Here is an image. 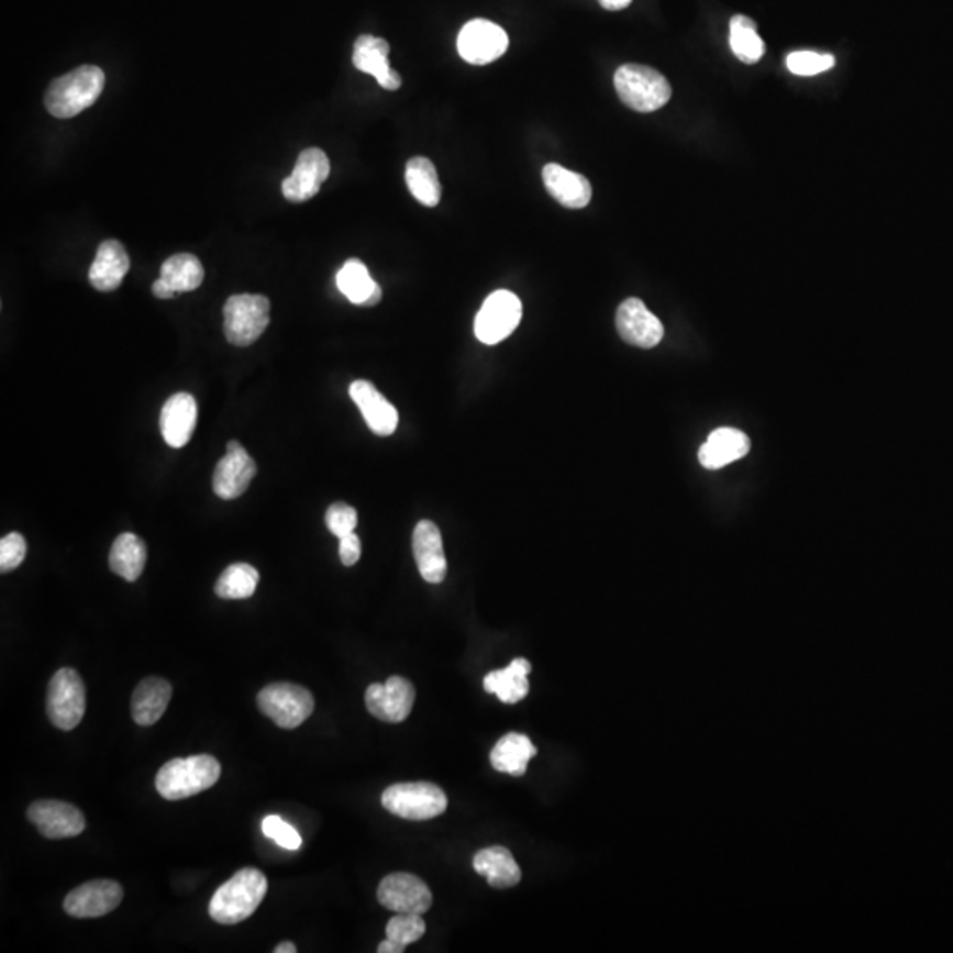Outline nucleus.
Segmentation results:
<instances>
[{"mask_svg": "<svg viewBox=\"0 0 953 953\" xmlns=\"http://www.w3.org/2000/svg\"><path fill=\"white\" fill-rule=\"evenodd\" d=\"M267 886V877L262 871L242 868L215 890L209 905V915L214 922L223 926L244 922L262 905Z\"/></svg>", "mask_w": 953, "mask_h": 953, "instance_id": "nucleus-1", "label": "nucleus"}, {"mask_svg": "<svg viewBox=\"0 0 953 953\" xmlns=\"http://www.w3.org/2000/svg\"><path fill=\"white\" fill-rule=\"evenodd\" d=\"M220 777V761L209 754L177 757L157 772L156 789L165 800H184L212 788Z\"/></svg>", "mask_w": 953, "mask_h": 953, "instance_id": "nucleus-2", "label": "nucleus"}, {"mask_svg": "<svg viewBox=\"0 0 953 953\" xmlns=\"http://www.w3.org/2000/svg\"><path fill=\"white\" fill-rule=\"evenodd\" d=\"M104 87V73L98 66H80L58 77L48 87L45 107L49 115L71 119L96 103Z\"/></svg>", "mask_w": 953, "mask_h": 953, "instance_id": "nucleus-3", "label": "nucleus"}, {"mask_svg": "<svg viewBox=\"0 0 953 953\" xmlns=\"http://www.w3.org/2000/svg\"><path fill=\"white\" fill-rule=\"evenodd\" d=\"M614 89L625 107L650 113L672 99V86L657 69L641 64H623L614 73Z\"/></svg>", "mask_w": 953, "mask_h": 953, "instance_id": "nucleus-4", "label": "nucleus"}, {"mask_svg": "<svg viewBox=\"0 0 953 953\" xmlns=\"http://www.w3.org/2000/svg\"><path fill=\"white\" fill-rule=\"evenodd\" d=\"M381 806L390 815L410 821L439 818L447 810V795L433 783H399L381 795Z\"/></svg>", "mask_w": 953, "mask_h": 953, "instance_id": "nucleus-5", "label": "nucleus"}, {"mask_svg": "<svg viewBox=\"0 0 953 953\" xmlns=\"http://www.w3.org/2000/svg\"><path fill=\"white\" fill-rule=\"evenodd\" d=\"M224 336L233 346H250L261 340L270 322V300L265 296L239 293L223 309Z\"/></svg>", "mask_w": 953, "mask_h": 953, "instance_id": "nucleus-6", "label": "nucleus"}, {"mask_svg": "<svg viewBox=\"0 0 953 953\" xmlns=\"http://www.w3.org/2000/svg\"><path fill=\"white\" fill-rule=\"evenodd\" d=\"M86 685L73 667H63L49 680L46 713L58 730L71 731L86 716Z\"/></svg>", "mask_w": 953, "mask_h": 953, "instance_id": "nucleus-7", "label": "nucleus"}, {"mask_svg": "<svg viewBox=\"0 0 953 953\" xmlns=\"http://www.w3.org/2000/svg\"><path fill=\"white\" fill-rule=\"evenodd\" d=\"M258 708L282 730H296L313 713L314 699L300 685L278 681L258 692Z\"/></svg>", "mask_w": 953, "mask_h": 953, "instance_id": "nucleus-8", "label": "nucleus"}, {"mask_svg": "<svg viewBox=\"0 0 953 953\" xmlns=\"http://www.w3.org/2000/svg\"><path fill=\"white\" fill-rule=\"evenodd\" d=\"M521 300L509 290L492 291L475 317V336L484 345H498L511 336L521 322Z\"/></svg>", "mask_w": 953, "mask_h": 953, "instance_id": "nucleus-9", "label": "nucleus"}, {"mask_svg": "<svg viewBox=\"0 0 953 953\" xmlns=\"http://www.w3.org/2000/svg\"><path fill=\"white\" fill-rule=\"evenodd\" d=\"M378 900L395 913L424 915L433 906V894L421 877L395 873L381 879Z\"/></svg>", "mask_w": 953, "mask_h": 953, "instance_id": "nucleus-10", "label": "nucleus"}, {"mask_svg": "<svg viewBox=\"0 0 953 953\" xmlns=\"http://www.w3.org/2000/svg\"><path fill=\"white\" fill-rule=\"evenodd\" d=\"M509 46L507 32L489 20H470L457 36V52L466 63L475 66L495 63Z\"/></svg>", "mask_w": 953, "mask_h": 953, "instance_id": "nucleus-11", "label": "nucleus"}, {"mask_svg": "<svg viewBox=\"0 0 953 953\" xmlns=\"http://www.w3.org/2000/svg\"><path fill=\"white\" fill-rule=\"evenodd\" d=\"M415 703V687L403 676H390L386 684H373L366 690V707L384 722H403Z\"/></svg>", "mask_w": 953, "mask_h": 953, "instance_id": "nucleus-12", "label": "nucleus"}, {"mask_svg": "<svg viewBox=\"0 0 953 953\" xmlns=\"http://www.w3.org/2000/svg\"><path fill=\"white\" fill-rule=\"evenodd\" d=\"M331 175V162L322 148H306L299 154L296 168L282 180V195L288 202L302 203L317 197Z\"/></svg>", "mask_w": 953, "mask_h": 953, "instance_id": "nucleus-13", "label": "nucleus"}, {"mask_svg": "<svg viewBox=\"0 0 953 953\" xmlns=\"http://www.w3.org/2000/svg\"><path fill=\"white\" fill-rule=\"evenodd\" d=\"M27 818L46 839L77 838L86 830V816L68 801H34L29 807Z\"/></svg>", "mask_w": 953, "mask_h": 953, "instance_id": "nucleus-14", "label": "nucleus"}, {"mask_svg": "<svg viewBox=\"0 0 953 953\" xmlns=\"http://www.w3.org/2000/svg\"><path fill=\"white\" fill-rule=\"evenodd\" d=\"M617 329L629 345L654 348L664 337L663 322L640 299L623 300L617 311Z\"/></svg>", "mask_w": 953, "mask_h": 953, "instance_id": "nucleus-15", "label": "nucleus"}, {"mask_svg": "<svg viewBox=\"0 0 953 953\" xmlns=\"http://www.w3.org/2000/svg\"><path fill=\"white\" fill-rule=\"evenodd\" d=\"M124 897L122 886L112 879H95L69 891L64 899L66 913L75 918H99L119 908Z\"/></svg>", "mask_w": 953, "mask_h": 953, "instance_id": "nucleus-16", "label": "nucleus"}, {"mask_svg": "<svg viewBox=\"0 0 953 953\" xmlns=\"http://www.w3.org/2000/svg\"><path fill=\"white\" fill-rule=\"evenodd\" d=\"M255 475V459L246 453V448L242 447L237 440H232L226 445V456L215 466L214 477H212L214 492L223 500L239 498L247 491Z\"/></svg>", "mask_w": 953, "mask_h": 953, "instance_id": "nucleus-17", "label": "nucleus"}, {"mask_svg": "<svg viewBox=\"0 0 953 953\" xmlns=\"http://www.w3.org/2000/svg\"><path fill=\"white\" fill-rule=\"evenodd\" d=\"M413 556L422 579L439 585L447 576V558L443 553L442 533L433 521H421L413 530Z\"/></svg>", "mask_w": 953, "mask_h": 953, "instance_id": "nucleus-18", "label": "nucleus"}, {"mask_svg": "<svg viewBox=\"0 0 953 953\" xmlns=\"http://www.w3.org/2000/svg\"><path fill=\"white\" fill-rule=\"evenodd\" d=\"M350 396L364 415L367 428L378 436H390L398 428L399 415L372 381L357 380L350 386Z\"/></svg>", "mask_w": 953, "mask_h": 953, "instance_id": "nucleus-19", "label": "nucleus"}, {"mask_svg": "<svg viewBox=\"0 0 953 953\" xmlns=\"http://www.w3.org/2000/svg\"><path fill=\"white\" fill-rule=\"evenodd\" d=\"M197 401L188 392H177L163 405L159 425L165 442L174 448L188 445L197 425Z\"/></svg>", "mask_w": 953, "mask_h": 953, "instance_id": "nucleus-20", "label": "nucleus"}, {"mask_svg": "<svg viewBox=\"0 0 953 953\" xmlns=\"http://www.w3.org/2000/svg\"><path fill=\"white\" fill-rule=\"evenodd\" d=\"M390 46L381 37L364 36L355 41L354 66L358 71L367 73L376 78L384 89L398 90L401 87V77L389 66Z\"/></svg>", "mask_w": 953, "mask_h": 953, "instance_id": "nucleus-21", "label": "nucleus"}, {"mask_svg": "<svg viewBox=\"0 0 953 953\" xmlns=\"http://www.w3.org/2000/svg\"><path fill=\"white\" fill-rule=\"evenodd\" d=\"M749 451H751V440L747 434L733 428H719L699 448V463L707 470H719L747 456Z\"/></svg>", "mask_w": 953, "mask_h": 953, "instance_id": "nucleus-22", "label": "nucleus"}, {"mask_svg": "<svg viewBox=\"0 0 953 953\" xmlns=\"http://www.w3.org/2000/svg\"><path fill=\"white\" fill-rule=\"evenodd\" d=\"M542 180L547 193L555 198L559 206L567 209H583L591 200V184L587 177L567 170L564 166L550 163L542 170Z\"/></svg>", "mask_w": 953, "mask_h": 953, "instance_id": "nucleus-23", "label": "nucleus"}, {"mask_svg": "<svg viewBox=\"0 0 953 953\" xmlns=\"http://www.w3.org/2000/svg\"><path fill=\"white\" fill-rule=\"evenodd\" d=\"M130 256L119 241H104L98 247L90 265L89 281L98 291H113L121 287L130 270Z\"/></svg>", "mask_w": 953, "mask_h": 953, "instance_id": "nucleus-24", "label": "nucleus"}, {"mask_svg": "<svg viewBox=\"0 0 953 953\" xmlns=\"http://www.w3.org/2000/svg\"><path fill=\"white\" fill-rule=\"evenodd\" d=\"M171 699V685L165 678L148 676L140 681L131 698V716L140 725H153L162 719Z\"/></svg>", "mask_w": 953, "mask_h": 953, "instance_id": "nucleus-25", "label": "nucleus"}, {"mask_svg": "<svg viewBox=\"0 0 953 953\" xmlns=\"http://www.w3.org/2000/svg\"><path fill=\"white\" fill-rule=\"evenodd\" d=\"M530 673L532 664L527 658H514L506 669L488 673L484 678V689L486 692L497 694L501 703H520L530 692Z\"/></svg>", "mask_w": 953, "mask_h": 953, "instance_id": "nucleus-26", "label": "nucleus"}, {"mask_svg": "<svg viewBox=\"0 0 953 953\" xmlns=\"http://www.w3.org/2000/svg\"><path fill=\"white\" fill-rule=\"evenodd\" d=\"M475 873L488 879L498 890L512 888L521 882V868L511 851L503 846L484 847L474 856Z\"/></svg>", "mask_w": 953, "mask_h": 953, "instance_id": "nucleus-27", "label": "nucleus"}, {"mask_svg": "<svg viewBox=\"0 0 953 953\" xmlns=\"http://www.w3.org/2000/svg\"><path fill=\"white\" fill-rule=\"evenodd\" d=\"M538 754V747L527 734L509 733L498 740L491 751L492 768L501 774L521 777L529 768L532 757Z\"/></svg>", "mask_w": 953, "mask_h": 953, "instance_id": "nucleus-28", "label": "nucleus"}, {"mask_svg": "<svg viewBox=\"0 0 953 953\" xmlns=\"http://www.w3.org/2000/svg\"><path fill=\"white\" fill-rule=\"evenodd\" d=\"M337 288L355 306H376L381 300V288L369 276L361 261H348L336 276Z\"/></svg>", "mask_w": 953, "mask_h": 953, "instance_id": "nucleus-29", "label": "nucleus"}, {"mask_svg": "<svg viewBox=\"0 0 953 953\" xmlns=\"http://www.w3.org/2000/svg\"><path fill=\"white\" fill-rule=\"evenodd\" d=\"M147 562V546L135 533H121L110 551V568L125 581H136Z\"/></svg>", "mask_w": 953, "mask_h": 953, "instance_id": "nucleus-30", "label": "nucleus"}, {"mask_svg": "<svg viewBox=\"0 0 953 953\" xmlns=\"http://www.w3.org/2000/svg\"><path fill=\"white\" fill-rule=\"evenodd\" d=\"M408 189L417 202L424 207H436L442 198L439 171L428 157H412L405 171Z\"/></svg>", "mask_w": 953, "mask_h": 953, "instance_id": "nucleus-31", "label": "nucleus"}, {"mask_svg": "<svg viewBox=\"0 0 953 953\" xmlns=\"http://www.w3.org/2000/svg\"><path fill=\"white\" fill-rule=\"evenodd\" d=\"M159 278L179 296L184 291L197 290L206 278L202 262L189 253L174 255L162 265Z\"/></svg>", "mask_w": 953, "mask_h": 953, "instance_id": "nucleus-32", "label": "nucleus"}, {"mask_svg": "<svg viewBox=\"0 0 953 953\" xmlns=\"http://www.w3.org/2000/svg\"><path fill=\"white\" fill-rule=\"evenodd\" d=\"M730 45L733 54L745 64H756L765 55V41L757 34L756 23L736 14L730 22Z\"/></svg>", "mask_w": 953, "mask_h": 953, "instance_id": "nucleus-33", "label": "nucleus"}, {"mask_svg": "<svg viewBox=\"0 0 953 953\" xmlns=\"http://www.w3.org/2000/svg\"><path fill=\"white\" fill-rule=\"evenodd\" d=\"M258 581L261 574L253 565L233 564L224 568L215 583V596L229 600L250 599L255 594Z\"/></svg>", "mask_w": 953, "mask_h": 953, "instance_id": "nucleus-34", "label": "nucleus"}, {"mask_svg": "<svg viewBox=\"0 0 953 953\" xmlns=\"http://www.w3.org/2000/svg\"><path fill=\"white\" fill-rule=\"evenodd\" d=\"M786 66L797 77H815L819 73L832 69L835 66V57L830 54H818V52L801 49V52L789 54V57L786 58Z\"/></svg>", "mask_w": 953, "mask_h": 953, "instance_id": "nucleus-35", "label": "nucleus"}, {"mask_svg": "<svg viewBox=\"0 0 953 953\" xmlns=\"http://www.w3.org/2000/svg\"><path fill=\"white\" fill-rule=\"evenodd\" d=\"M421 917L422 915L396 913L387 923V938L403 946L421 940L425 932V922Z\"/></svg>", "mask_w": 953, "mask_h": 953, "instance_id": "nucleus-36", "label": "nucleus"}, {"mask_svg": "<svg viewBox=\"0 0 953 953\" xmlns=\"http://www.w3.org/2000/svg\"><path fill=\"white\" fill-rule=\"evenodd\" d=\"M262 832H264L265 838L273 839L282 850L296 851L302 846L300 833L279 816H267L262 821Z\"/></svg>", "mask_w": 953, "mask_h": 953, "instance_id": "nucleus-37", "label": "nucleus"}, {"mask_svg": "<svg viewBox=\"0 0 953 953\" xmlns=\"http://www.w3.org/2000/svg\"><path fill=\"white\" fill-rule=\"evenodd\" d=\"M27 553V542L23 539L22 533H8L0 541V570L2 574L11 573L14 568L22 565Z\"/></svg>", "mask_w": 953, "mask_h": 953, "instance_id": "nucleus-38", "label": "nucleus"}, {"mask_svg": "<svg viewBox=\"0 0 953 953\" xmlns=\"http://www.w3.org/2000/svg\"><path fill=\"white\" fill-rule=\"evenodd\" d=\"M325 523H328V529L337 539L345 538L348 533L354 532L355 527H357V511H355L354 507L346 506V503H334V506L328 509Z\"/></svg>", "mask_w": 953, "mask_h": 953, "instance_id": "nucleus-39", "label": "nucleus"}, {"mask_svg": "<svg viewBox=\"0 0 953 953\" xmlns=\"http://www.w3.org/2000/svg\"><path fill=\"white\" fill-rule=\"evenodd\" d=\"M361 555H363V546H361V539L354 532L340 539V558L343 565L352 567L357 564Z\"/></svg>", "mask_w": 953, "mask_h": 953, "instance_id": "nucleus-40", "label": "nucleus"}, {"mask_svg": "<svg viewBox=\"0 0 953 953\" xmlns=\"http://www.w3.org/2000/svg\"><path fill=\"white\" fill-rule=\"evenodd\" d=\"M153 293L157 299H174V297H177V293L162 278L154 281Z\"/></svg>", "mask_w": 953, "mask_h": 953, "instance_id": "nucleus-41", "label": "nucleus"}, {"mask_svg": "<svg viewBox=\"0 0 953 953\" xmlns=\"http://www.w3.org/2000/svg\"><path fill=\"white\" fill-rule=\"evenodd\" d=\"M405 949H407V946L396 943V941L389 940V938L378 944V953H401L405 952Z\"/></svg>", "mask_w": 953, "mask_h": 953, "instance_id": "nucleus-42", "label": "nucleus"}, {"mask_svg": "<svg viewBox=\"0 0 953 953\" xmlns=\"http://www.w3.org/2000/svg\"><path fill=\"white\" fill-rule=\"evenodd\" d=\"M632 0H599V4L609 11L625 10L627 5L631 4Z\"/></svg>", "mask_w": 953, "mask_h": 953, "instance_id": "nucleus-43", "label": "nucleus"}, {"mask_svg": "<svg viewBox=\"0 0 953 953\" xmlns=\"http://www.w3.org/2000/svg\"><path fill=\"white\" fill-rule=\"evenodd\" d=\"M297 946L290 941H285V943H279L276 949H274V953H296Z\"/></svg>", "mask_w": 953, "mask_h": 953, "instance_id": "nucleus-44", "label": "nucleus"}]
</instances>
